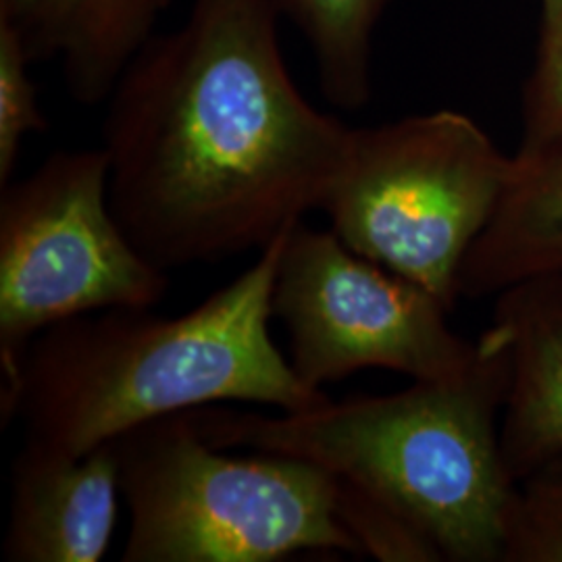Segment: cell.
I'll return each instance as SVG.
<instances>
[{
	"label": "cell",
	"instance_id": "1",
	"mask_svg": "<svg viewBox=\"0 0 562 562\" xmlns=\"http://www.w3.org/2000/svg\"><path fill=\"white\" fill-rule=\"evenodd\" d=\"M271 0H192L106 99L109 202L162 271L262 250L322 211L352 127L304 99Z\"/></svg>",
	"mask_w": 562,
	"mask_h": 562
},
{
	"label": "cell",
	"instance_id": "2",
	"mask_svg": "<svg viewBox=\"0 0 562 562\" xmlns=\"http://www.w3.org/2000/svg\"><path fill=\"white\" fill-rule=\"evenodd\" d=\"M296 227V225H294ZM292 229L259 261L180 317L109 308L57 323L30 344L0 392L2 425L81 457L142 423L220 402L311 411L329 401L302 382L271 340V296Z\"/></svg>",
	"mask_w": 562,
	"mask_h": 562
},
{
	"label": "cell",
	"instance_id": "3",
	"mask_svg": "<svg viewBox=\"0 0 562 562\" xmlns=\"http://www.w3.org/2000/svg\"><path fill=\"white\" fill-rule=\"evenodd\" d=\"M510 352L490 325L464 371L390 396L262 415L194 408L204 440L315 462L394 506L443 561L503 562L519 482L503 452Z\"/></svg>",
	"mask_w": 562,
	"mask_h": 562
},
{
	"label": "cell",
	"instance_id": "4",
	"mask_svg": "<svg viewBox=\"0 0 562 562\" xmlns=\"http://www.w3.org/2000/svg\"><path fill=\"white\" fill-rule=\"evenodd\" d=\"M130 510L125 562H276L299 552L362 557L340 519L334 473L296 457L206 442L194 413L113 440Z\"/></svg>",
	"mask_w": 562,
	"mask_h": 562
},
{
	"label": "cell",
	"instance_id": "5",
	"mask_svg": "<svg viewBox=\"0 0 562 562\" xmlns=\"http://www.w3.org/2000/svg\"><path fill=\"white\" fill-rule=\"evenodd\" d=\"M513 165L459 111L352 127L322 211L348 248L452 308L462 262L492 222Z\"/></svg>",
	"mask_w": 562,
	"mask_h": 562
},
{
	"label": "cell",
	"instance_id": "6",
	"mask_svg": "<svg viewBox=\"0 0 562 562\" xmlns=\"http://www.w3.org/2000/svg\"><path fill=\"white\" fill-rule=\"evenodd\" d=\"M167 271L127 240L109 202L102 148L53 153L0 196L2 390L30 344L57 323L109 308H153Z\"/></svg>",
	"mask_w": 562,
	"mask_h": 562
},
{
	"label": "cell",
	"instance_id": "7",
	"mask_svg": "<svg viewBox=\"0 0 562 562\" xmlns=\"http://www.w3.org/2000/svg\"><path fill=\"white\" fill-rule=\"evenodd\" d=\"M450 308L398 273L348 248L336 232L299 223L288 234L271 313L290 340V364L322 390L364 369L413 382L443 380L477 357V341L448 325Z\"/></svg>",
	"mask_w": 562,
	"mask_h": 562
},
{
	"label": "cell",
	"instance_id": "8",
	"mask_svg": "<svg viewBox=\"0 0 562 562\" xmlns=\"http://www.w3.org/2000/svg\"><path fill=\"white\" fill-rule=\"evenodd\" d=\"M120 494L113 440L81 457L25 440L11 467L4 561H101L115 533Z\"/></svg>",
	"mask_w": 562,
	"mask_h": 562
},
{
	"label": "cell",
	"instance_id": "9",
	"mask_svg": "<svg viewBox=\"0 0 562 562\" xmlns=\"http://www.w3.org/2000/svg\"><path fill=\"white\" fill-rule=\"evenodd\" d=\"M496 299L492 327L510 352L504 461L521 482L562 459V276L515 283Z\"/></svg>",
	"mask_w": 562,
	"mask_h": 562
},
{
	"label": "cell",
	"instance_id": "10",
	"mask_svg": "<svg viewBox=\"0 0 562 562\" xmlns=\"http://www.w3.org/2000/svg\"><path fill=\"white\" fill-rule=\"evenodd\" d=\"M173 0H0L34 60L59 59L71 99L106 102Z\"/></svg>",
	"mask_w": 562,
	"mask_h": 562
},
{
	"label": "cell",
	"instance_id": "11",
	"mask_svg": "<svg viewBox=\"0 0 562 562\" xmlns=\"http://www.w3.org/2000/svg\"><path fill=\"white\" fill-rule=\"evenodd\" d=\"M543 276H562V140L515 155L501 204L462 262L459 296H498Z\"/></svg>",
	"mask_w": 562,
	"mask_h": 562
},
{
	"label": "cell",
	"instance_id": "12",
	"mask_svg": "<svg viewBox=\"0 0 562 562\" xmlns=\"http://www.w3.org/2000/svg\"><path fill=\"white\" fill-rule=\"evenodd\" d=\"M308 44L323 97L357 111L371 97L373 38L390 0H271Z\"/></svg>",
	"mask_w": 562,
	"mask_h": 562
},
{
	"label": "cell",
	"instance_id": "13",
	"mask_svg": "<svg viewBox=\"0 0 562 562\" xmlns=\"http://www.w3.org/2000/svg\"><path fill=\"white\" fill-rule=\"evenodd\" d=\"M503 562H562V459L543 464L517 485Z\"/></svg>",
	"mask_w": 562,
	"mask_h": 562
},
{
	"label": "cell",
	"instance_id": "14",
	"mask_svg": "<svg viewBox=\"0 0 562 562\" xmlns=\"http://www.w3.org/2000/svg\"><path fill=\"white\" fill-rule=\"evenodd\" d=\"M32 63L18 23L0 9V186L13 178L23 138L46 130L36 83L30 76Z\"/></svg>",
	"mask_w": 562,
	"mask_h": 562
},
{
	"label": "cell",
	"instance_id": "15",
	"mask_svg": "<svg viewBox=\"0 0 562 562\" xmlns=\"http://www.w3.org/2000/svg\"><path fill=\"white\" fill-rule=\"evenodd\" d=\"M340 519L359 543L361 554L382 562H440V550L394 506L340 480Z\"/></svg>",
	"mask_w": 562,
	"mask_h": 562
},
{
	"label": "cell",
	"instance_id": "16",
	"mask_svg": "<svg viewBox=\"0 0 562 562\" xmlns=\"http://www.w3.org/2000/svg\"><path fill=\"white\" fill-rule=\"evenodd\" d=\"M562 140V18L543 25L540 55L525 88L519 150Z\"/></svg>",
	"mask_w": 562,
	"mask_h": 562
},
{
	"label": "cell",
	"instance_id": "17",
	"mask_svg": "<svg viewBox=\"0 0 562 562\" xmlns=\"http://www.w3.org/2000/svg\"><path fill=\"white\" fill-rule=\"evenodd\" d=\"M562 18V0H542V27Z\"/></svg>",
	"mask_w": 562,
	"mask_h": 562
}]
</instances>
